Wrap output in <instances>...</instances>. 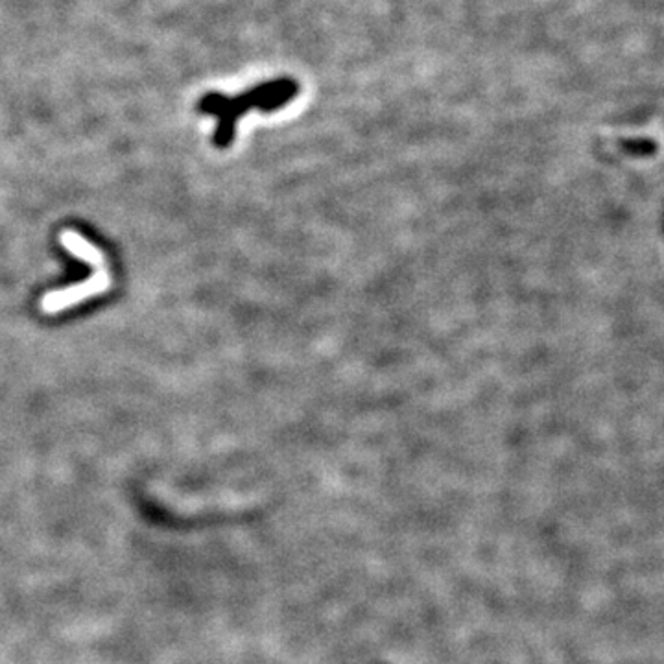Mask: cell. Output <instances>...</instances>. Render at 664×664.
<instances>
[{
    "mask_svg": "<svg viewBox=\"0 0 664 664\" xmlns=\"http://www.w3.org/2000/svg\"><path fill=\"white\" fill-rule=\"evenodd\" d=\"M296 95V88L288 81H277L272 86L259 88L257 91L249 93L238 100H227L220 97H207L201 102V109L207 113H215L220 116V128L217 132L218 144H226L233 137V126L236 115L244 113L249 107H263V109H275L288 102Z\"/></svg>",
    "mask_w": 664,
    "mask_h": 664,
    "instance_id": "6da1fadb",
    "label": "cell"
},
{
    "mask_svg": "<svg viewBox=\"0 0 664 664\" xmlns=\"http://www.w3.org/2000/svg\"><path fill=\"white\" fill-rule=\"evenodd\" d=\"M60 242L63 244V247L67 249V252L72 257H76V259H79L83 263H88L95 270L107 266V261H106L104 252H100V249L93 242H89L88 238H83L78 231L65 229L61 233V236H60Z\"/></svg>",
    "mask_w": 664,
    "mask_h": 664,
    "instance_id": "3957f363",
    "label": "cell"
},
{
    "mask_svg": "<svg viewBox=\"0 0 664 664\" xmlns=\"http://www.w3.org/2000/svg\"><path fill=\"white\" fill-rule=\"evenodd\" d=\"M111 284L113 281H111V273L107 266L98 268L89 279H86L79 284H72L61 290H54V292H49L43 300H41V310H43L45 314H58L69 307L79 305L81 301L107 292Z\"/></svg>",
    "mask_w": 664,
    "mask_h": 664,
    "instance_id": "7a4b0ae2",
    "label": "cell"
}]
</instances>
